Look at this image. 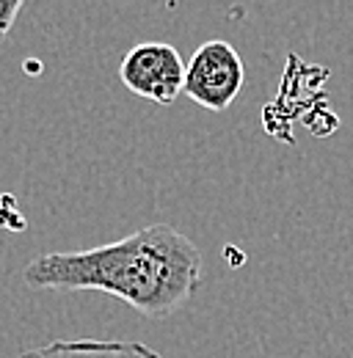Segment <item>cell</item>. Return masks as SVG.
Segmentation results:
<instances>
[{"label":"cell","mask_w":353,"mask_h":358,"mask_svg":"<svg viewBox=\"0 0 353 358\" xmlns=\"http://www.w3.org/2000/svg\"><path fill=\"white\" fill-rule=\"evenodd\" d=\"M34 289H97L125 301L144 317H169L202 281L199 248L169 224H152L127 237L31 259L22 273Z\"/></svg>","instance_id":"6da1fadb"},{"label":"cell","mask_w":353,"mask_h":358,"mask_svg":"<svg viewBox=\"0 0 353 358\" xmlns=\"http://www.w3.org/2000/svg\"><path fill=\"white\" fill-rule=\"evenodd\" d=\"M243 80H246V66L237 50L223 39H210L199 45V50L185 64L182 94H188L205 110L221 113L237 99Z\"/></svg>","instance_id":"7a4b0ae2"},{"label":"cell","mask_w":353,"mask_h":358,"mask_svg":"<svg viewBox=\"0 0 353 358\" xmlns=\"http://www.w3.org/2000/svg\"><path fill=\"white\" fill-rule=\"evenodd\" d=\"M122 83L158 105H172L185 89V61L166 42H141L122 58Z\"/></svg>","instance_id":"3957f363"},{"label":"cell","mask_w":353,"mask_h":358,"mask_svg":"<svg viewBox=\"0 0 353 358\" xmlns=\"http://www.w3.org/2000/svg\"><path fill=\"white\" fill-rule=\"evenodd\" d=\"M17 358H160V353H155L141 342L81 339V342H50L44 348L25 350Z\"/></svg>","instance_id":"277c9868"},{"label":"cell","mask_w":353,"mask_h":358,"mask_svg":"<svg viewBox=\"0 0 353 358\" xmlns=\"http://www.w3.org/2000/svg\"><path fill=\"white\" fill-rule=\"evenodd\" d=\"M22 11V0H0V42L8 36V31L17 22V14Z\"/></svg>","instance_id":"5b68a950"}]
</instances>
